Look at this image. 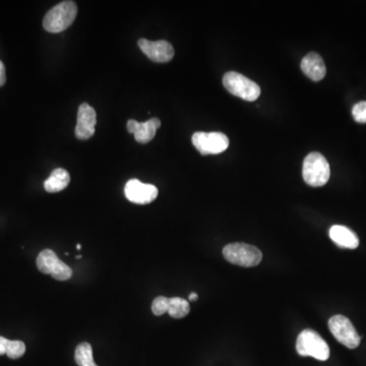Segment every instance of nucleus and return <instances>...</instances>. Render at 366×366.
<instances>
[{"mask_svg":"<svg viewBox=\"0 0 366 366\" xmlns=\"http://www.w3.org/2000/svg\"><path fill=\"white\" fill-rule=\"evenodd\" d=\"M6 82V66L3 62L0 61V86H3Z\"/></svg>","mask_w":366,"mask_h":366,"instance_id":"obj_21","label":"nucleus"},{"mask_svg":"<svg viewBox=\"0 0 366 366\" xmlns=\"http://www.w3.org/2000/svg\"><path fill=\"white\" fill-rule=\"evenodd\" d=\"M97 123L96 111L88 103L81 104L77 112V123L75 126V137L82 141L91 139L95 134Z\"/></svg>","mask_w":366,"mask_h":366,"instance_id":"obj_10","label":"nucleus"},{"mask_svg":"<svg viewBox=\"0 0 366 366\" xmlns=\"http://www.w3.org/2000/svg\"><path fill=\"white\" fill-rule=\"evenodd\" d=\"M223 257L233 265L252 268L261 264L263 254L261 250L250 244L234 243L223 248Z\"/></svg>","mask_w":366,"mask_h":366,"instance_id":"obj_4","label":"nucleus"},{"mask_svg":"<svg viewBox=\"0 0 366 366\" xmlns=\"http://www.w3.org/2000/svg\"><path fill=\"white\" fill-rule=\"evenodd\" d=\"M77 250H81V248H82L81 244H77Z\"/></svg>","mask_w":366,"mask_h":366,"instance_id":"obj_24","label":"nucleus"},{"mask_svg":"<svg viewBox=\"0 0 366 366\" xmlns=\"http://www.w3.org/2000/svg\"><path fill=\"white\" fill-rule=\"evenodd\" d=\"M8 339L4 337H0V355L6 354V344H8Z\"/></svg>","mask_w":366,"mask_h":366,"instance_id":"obj_22","label":"nucleus"},{"mask_svg":"<svg viewBox=\"0 0 366 366\" xmlns=\"http://www.w3.org/2000/svg\"><path fill=\"white\" fill-rule=\"evenodd\" d=\"M139 47L151 61L155 62H168L174 57V48L169 42L148 41L146 39L139 40Z\"/></svg>","mask_w":366,"mask_h":366,"instance_id":"obj_11","label":"nucleus"},{"mask_svg":"<svg viewBox=\"0 0 366 366\" xmlns=\"http://www.w3.org/2000/svg\"><path fill=\"white\" fill-rule=\"evenodd\" d=\"M197 293L192 292L190 293V296H188V298H190V301H197Z\"/></svg>","mask_w":366,"mask_h":366,"instance_id":"obj_23","label":"nucleus"},{"mask_svg":"<svg viewBox=\"0 0 366 366\" xmlns=\"http://www.w3.org/2000/svg\"><path fill=\"white\" fill-rule=\"evenodd\" d=\"M303 176L308 185L314 188L325 185L330 176L329 162L321 153H310L303 161Z\"/></svg>","mask_w":366,"mask_h":366,"instance_id":"obj_1","label":"nucleus"},{"mask_svg":"<svg viewBox=\"0 0 366 366\" xmlns=\"http://www.w3.org/2000/svg\"><path fill=\"white\" fill-rule=\"evenodd\" d=\"M26 352V345L24 342L22 341H8L6 344V354L8 355L10 358L17 359L20 357L23 356Z\"/></svg>","mask_w":366,"mask_h":366,"instance_id":"obj_18","label":"nucleus"},{"mask_svg":"<svg viewBox=\"0 0 366 366\" xmlns=\"http://www.w3.org/2000/svg\"><path fill=\"white\" fill-rule=\"evenodd\" d=\"M223 85L228 92L245 101H256L261 95V88L241 73L229 72L223 77Z\"/></svg>","mask_w":366,"mask_h":366,"instance_id":"obj_5","label":"nucleus"},{"mask_svg":"<svg viewBox=\"0 0 366 366\" xmlns=\"http://www.w3.org/2000/svg\"><path fill=\"white\" fill-rule=\"evenodd\" d=\"M75 360L79 366H98L93 357V348L89 343H81L75 349Z\"/></svg>","mask_w":366,"mask_h":366,"instance_id":"obj_16","label":"nucleus"},{"mask_svg":"<svg viewBox=\"0 0 366 366\" xmlns=\"http://www.w3.org/2000/svg\"><path fill=\"white\" fill-rule=\"evenodd\" d=\"M190 312V303L185 299L181 298V297L169 298L168 314L173 319H183V317L188 316Z\"/></svg>","mask_w":366,"mask_h":366,"instance_id":"obj_17","label":"nucleus"},{"mask_svg":"<svg viewBox=\"0 0 366 366\" xmlns=\"http://www.w3.org/2000/svg\"><path fill=\"white\" fill-rule=\"evenodd\" d=\"M169 310V298L164 296H158L154 299L152 303V312L155 316H163Z\"/></svg>","mask_w":366,"mask_h":366,"instance_id":"obj_19","label":"nucleus"},{"mask_svg":"<svg viewBox=\"0 0 366 366\" xmlns=\"http://www.w3.org/2000/svg\"><path fill=\"white\" fill-rule=\"evenodd\" d=\"M354 121L359 123H366V101L355 104L352 109Z\"/></svg>","mask_w":366,"mask_h":366,"instance_id":"obj_20","label":"nucleus"},{"mask_svg":"<svg viewBox=\"0 0 366 366\" xmlns=\"http://www.w3.org/2000/svg\"><path fill=\"white\" fill-rule=\"evenodd\" d=\"M330 237L340 247L355 250L359 245V239L357 235L345 226H333L330 229Z\"/></svg>","mask_w":366,"mask_h":366,"instance_id":"obj_14","label":"nucleus"},{"mask_svg":"<svg viewBox=\"0 0 366 366\" xmlns=\"http://www.w3.org/2000/svg\"><path fill=\"white\" fill-rule=\"evenodd\" d=\"M124 194L126 199L137 205L152 203L158 197V188L153 184L143 183L137 179H130L125 184Z\"/></svg>","mask_w":366,"mask_h":366,"instance_id":"obj_9","label":"nucleus"},{"mask_svg":"<svg viewBox=\"0 0 366 366\" xmlns=\"http://www.w3.org/2000/svg\"><path fill=\"white\" fill-rule=\"evenodd\" d=\"M77 13V6L75 2H61L46 13L43 20L44 29L47 32L61 33L73 23Z\"/></svg>","mask_w":366,"mask_h":366,"instance_id":"obj_2","label":"nucleus"},{"mask_svg":"<svg viewBox=\"0 0 366 366\" xmlns=\"http://www.w3.org/2000/svg\"><path fill=\"white\" fill-rule=\"evenodd\" d=\"M329 329L337 341L349 349H355L360 344V336L348 317L342 314L330 317Z\"/></svg>","mask_w":366,"mask_h":366,"instance_id":"obj_6","label":"nucleus"},{"mask_svg":"<svg viewBox=\"0 0 366 366\" xmlns=\"http://www.w3.org/2000/svg\"><path fill=\"white\" fill-rule=\"evenodd\" d=\"M36 263L40 272L51 275L56 280L66 281L72 278V268L61 261L53 250H42L37 257Z\"/></svg>","mask_w":366,"mask_h":366,"instance_id":"obj_7","label":"nucleus"},{"mask_svg":"<svg viewBox=\"0 0 366 366\" xmlns=\"http://www.w3.org/2000/svg\"><path fill=\"white\" fill-rule=\"evenodd\" d=\"M296 351L300 356H310L317 360L326 361L330 357L327 342L316 330L306 329L299 334L296 341Z\"/></svg>","mask_w":366,"mask_h":366,"instance_id":"obj_3","label":"nucleus"},{"mask_svg":"<svg viewBox=\"0 0 366 366\" xmlns=\"http://www.w3.org/2000/svg\"><path fill=\"white\" fill-rule=\"evenodd\" d=\"M300 68L306 77L314 82L321 81L327 73V68L323 59L316 52L306 54L301 61Z\"/></svg>","mask_w":366,"mask_h":366,"instance_id":"obj_13","label":"nucleus"},{"mask_svg":"<svg viewBox=\"0 0 366 366\" xmlns=\"http://www.w3.org/2000/svg\"><path fill=\"white\" fill-rule=\"evenodd\" d=\"M160 126H161V121L156 117L148 119L146 122H139L135 119H130L128 121V132L134 134L135 141L141 144H146L152 141Z\"/></svg>","mask_w":366,"mask_h":366,"instance_id":"obj_12","label":"nucleus"},{"mask_svg":"<svg viewBox=\"0 0 366 366\" xmlns=\"http://www.w3.org/2000/svg\"><path fill=\"white\" fill-rule=\"evenodd\" d=\"M70 181V173L66 169H62V168H57V169L53 170L49 178L46 179L45 183H44V188H45L46 192H51V194L59 192L68 188Z\"/></svg>","mask_w":366,"mask_h":366,"instance_id":"obj_15","label":"nucleus"},{"mask_svg":"<svg viewBox=\"0 0 366 366\" xmlns=\"http://www.w3.org/2000/svg\"><path fill=\"white\" fill-rule=\"evenodd\" d=\"M192 144L201 155L221 154L229 146V139L222 132H195Z\"/></svg>","mask_w":366,"mask_h":366,"instance_id":"obj_8","label":"nucleus"}]
</instances>
